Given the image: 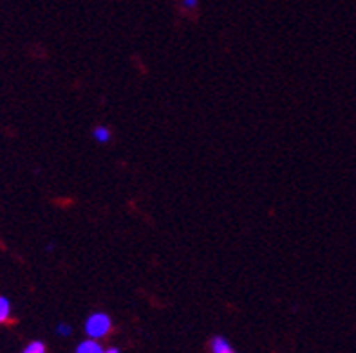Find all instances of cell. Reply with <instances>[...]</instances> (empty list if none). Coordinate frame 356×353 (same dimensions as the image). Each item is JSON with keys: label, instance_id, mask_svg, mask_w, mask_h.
<instances>
[{"label": "cell", "instance_id": "cell-5", "mask_svg": "<svg viewBox=\"0 0 356 353\" xmlns=\"http://www.w3.org/2000/svg\"><path fill=\"white\" fill-rule=\"evenodd\" d=\"M20 353H47V348L42 341H31Z\"/></svg>", "mask_w": 356, "mask_h": 353}, {"label": "cell", "instance_id": "cell-2", "mask_svg": "<svg viewBox=\"0 0 356 353\" xmlns=\"http://www.w3.org/2000/svg\"><path fill=\"white\" fill-rule=\"evenodd\" d=\"M210 352L212 353H237V350L230 345V341L222 336H213L210 339Z\"/></svg>", "mask_w": 356, "mask_h": 353}, {"label": "cell", "instance_id": "cell-8", "mask_svg": "<svg viewBox=\"0 0 356 353\" xmlns=\"http://www.w3.org/2000/svg\"><path fill=\"white\" fill-rule=\"evenodd\" d=\"M104 353H122V352H120V348H116V346H111V348H105Z\"/></svg>", "mask_w": 356, "mask_h": 353}, {"label": "cell", "instance_id": "cell-7", "mask_svg": "<svg viewBox=\"0 0 356 353\" xmlns=\"http://www.w3.org/2000/svg\"><path fill=\"white\" fill-rule=\"evenodd\" d=\"M183 6L188 9H194L197 6V0H183Z\"/></svg>", "mask_w": 356, "mask_h": 353}, {"label": "cell", "instance_id": "cell-6", "mask_svg": "<svg viewBox=\"0 0 356 353\" xmlns=\"http://www.w3.org/2000/svg\"><path fill=\"white\" fill-rule=\"evenodd\" d=\"M54 332H56V336L58 337H69L72 336V327L67 325V322H58L56 328H54Z\"/></svg>", "mask_w": 356, "mask_h": 353}, {"label": "cell", "instance_id": "cell-4", "mask_svg": "<svg viewBox=\"0 0 356 353\" xmlns=\"http://www.w3.org/2000/svg\"><path fill=\"white\" fill-rule=\"evenodd\" d=\"M92 139H95L96 143H108V139H111V130L107 126H96L92 130Z\"/></svg>", "mask_w": 356, "mask_h": 353}, {"label": "cell", "instance_id": "cell-1", "mask_svg": "<svg viewBox=\"0 0 356 353\" xmlns=\"http://www.w3.org/2000/svg\"><path fill=\"white\" fill-rule=\"evenodd\" d=\"M83 330H86V336L89 339L102 341L104 337H107L113 330V319L108 318L105 312H95L90 313L89 318L86 319V325H83Z\"/></svg>", "mask_w": 356, "mask_h": 353}, {"label": "cell", "instance_id": "cell-3", "mask_svg": "<svg viewBox=\"0 0 356 353\" xmlns=\"http://www.w3.org/2000/svg\"><path fill=\"white\" fill-rule=\"evenodd\" d=\"M11 319V301L6 295H0V325Z\"/></svg>", "mask_w": 356, "mask_h": 353}]
</instances>
